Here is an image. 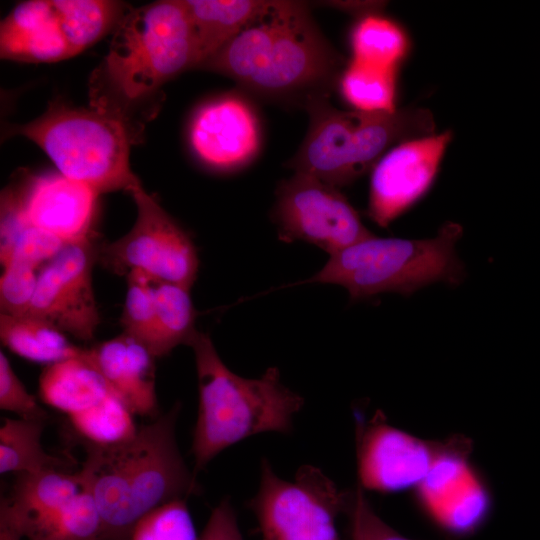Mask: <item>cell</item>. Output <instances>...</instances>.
Instances as JSON below:
<instances>
[{
    "instance_id": "cell-1",
    "label": "cell",
    "mask_w": 540,
    "mask_h": 540,
    "mask_svg": "<svg viewBox=\"0 0 540 540\" xmlns=\"http://www.w3.org/2000/svg\"><path fill=\"white\" fill-rule=\"evenodd\" d=\"M199 68L227 76L275 100L329 96L345 68L308 5L269 1L267 8Z\"/></svg>"
},
{
    "instance_id": "cell-2",
    "label": "cell",
    "mask_w": 540,
    "mask_h": 540,
    "mask_svg": "<svg viewBox=\"0 0 540 540\" xmlns=\"http://www.w3.org/2000/svg\"><path fill=\"white\" fill-rule=\"evenodd\" d=\"M180 410L176 402L125 441L83 444L86 458L79 473L101 516L103 540H128L152 510L200 494L176 441Z\"/></svg>"
},
{
    "instance_id": "cell-3",
    "label": "cell",
    "mask_w": 540,
    "mask_h": 540,
    "mask_svg": "<svg viewBox=\"0 0 540 540\" xmlns=\"http://www.w3.org/2000/svg\"><path fill=\"white\" fill-rule=\"evenodd\" d=\"M184 0H161L127 11L90 81V106L128 121L126 113L173 77L198 68Z\"/></svg>"
},
{
    "instance_id": "cell-4",
    "label": "cell",
    "mask_w": 540,
    "mask_h": 540,
    "mask_svg": "<svg viewBox=\"0 0 540 540\" xmlns=\"http://www.w3.org/2000/svg\"><path fill=\"white\" fill-rule=\"evenodd\" d=\"M193 349L199 404L191 452L194 474L226 448L252 435L289 433L303 398L280 380L276 367L257 379L232 372L218 355L210 336L197 331Z\"/></svg>"
},
{
    "instance_id": "cell-5",
    "label": "cell",
    "mask_w": 540,
    "mask_h": 540,
    "mask_svg": "<svg viewBox=\"0 0 540 540\" xmlns=\"http://www.w3.org/2000/svg\"><path fill=\"white\" fill-rule=\"evenodd\" d=\"M303 106L309 130L287 166L339 189L372 170L393 146L435 133L432 113L424 108L346 111L332 106L329 96L312 97Z\"/></svg>"
},
{
    "instance_id": "cell-6",
    "label": "cell",
    "mask_w": 540,
    "mask_h": 540,
    "mask_svg": "<svg viewBox=\"0 0 540 540\" xmlns=\"http://www.w3.org/2000/svg\"><path fill=\"white\" fill-rule=\"evenodd\" d=\"M463 228L445 223L433 238H380L372 235L330 255L325 266L302 283L344 287L351 301L381 293L411 295L442 281L458 284L464 275L455 250Z\"/></svg>"
},
{
    "instance_id": "cell-7",
    "label": "cell",
    "mask_w": 540,
    "mask_h": 540,
    "mask_svg": "<svg viewBox=\"0 0 540 540\" xmlns=\"http://www.w3.org/2000/svg\"><path fill=\"white\" fill-rule=\"evenodd\" d=\"M128 124L121 116L99 108L54 102L43 115L10 132L38 145L67 178L99 194L130 193L141 182L130 167Z\"/></svg>"
},
{
    "instance_id": "cell-8",
    "label": "cell",
    "mask_w": 540,
    "mask_h": 540,
    "mask_svg": "<svg viewBox=\"0 0 540 540\" xmlns=\"http://www.w3.org/2000/svg\"><path fill=\"white\" fill-rule=\"evenodd\" d=\"M350 497L317 467L304 465L288 481L263 459L259 489L248 506L262 540H339L336 519L347 512Z\"/></svg>"
},
{
    "instance_id": "cell-9",
    "label": "cell",
    "mask_w": 540,
    "mask_h": 540,
    "mask_svg": "<svg viewBox=\"0 0 540 540\" xmlns=\"http://www.w3.org/2000/svg\"><path fill=\"white\" fill-rule=\"evenodd\" d=\"M137 208L131 230L99 251L104 266L118 275L139 270L153 281L188 289L198 271V254L190 236L142 184L130 192Z\"/></svg>"
},
{
    "instance_id": "cell-10",
    "label": "cell",
    "mask_w": 540,
    "mask_h": 540,
    "mask_svg": "<svg viewBox=\"0 0 540 540\" xmlns=\"http://www.w3.org/2000/svg\"><path fill=\"white\" fill-rule=\"evenodd\" d=\"M272 216L280 240H303L330 255L373 235L339 188L300 172L279 184Z\"/></svg>"
},
{
    "instance_id": "cell-11",
    "label": "cell",
    "mask_w": 540,
    "mask_h": 540,
    "mask_svg": "<svg viewBox=\"0 0 540 540\" xmlns=\"http://www.w3.org/2000/svg\"><path fill=\"white\" fill-rule=\"evenodd\" d=\"M95 256L91 238L66 244L40 270L27 315L81 341H91L100 324L92 285Z\"/></svg>"
},
{
    "instance_id": "cell-12",
    "label": "cell",
    "mask_w": 540,
    "mask_h": 540,
    "mask_svg": "<svg viewBox=\"0 0 540 540\" xmlns=\"http://www.w3.org/2000/svg\"><path fill=\"white\" fill-rule=\"evenodd\" d=\"M452 140V132L405 140L390 148L373 166L367 214L388 227L414 206L433 185Z\"/></svg>"
},
{
    "instance_id": "cell-13",
    "label": "cell",
    "mask_w": 540,
    "mask_h": 540,
    "mask_svg": "<svg viewBox=\"0 0 540 540\" xmlns=\"http://www.w3.org/2000/svg\"><path fill=\"white\" fill-rule=\"evenodd\" d=\"M356 435L358 486L381 493L417 488L446 445L390 425L380 411Z\"/></svg>"
},
{
    "instance_id": "cell-14",
    "label": "cell",
    "mask_w": 540,
    "mask_h": 540,
    "mask_svg": "<svg viewBox=\"0 0 540 540\" xmlns=\"http://www.w3.org/2000/svg\"><path fill=\"white\" fill-rule=\"evenodd\" d=\"M188 142L204 166L232 172L246 167L258 155L261 124L246 99L225 94L202 103L194 111L188 126Z\"/></svg>"
},
{
    "instance_id": "cell-15",
    "label": "cell",
    "mask_w": 540,
    "mask_h": 540,
    "mask_svg": "<svg viewBox=\"0 0 540 540\" xmlns=\"http://www.w3.org/2000/svg\"><path fill=\"white\" fill-rule=\"evenodd\" d=\"M26 219L66 244L91 238L99 193L61 173L34 176L16 191Z\"/></svg>"
},
{
    "instance_id": "cell-16",
    "label": "cell",
    "mask_w": 540,
    "mask_h": 540,
    "mask_svg": "<svg viewBox=\"0 0 540 540\" xmlns=\"http://www.w3.org/2000/svg\"><path fill=\"white\" fill-rule=\"evenodd\" d=\"M83 358L105 379L134 415H160L156 394L155 357L141 342L120 335L84 350Z\"/></svg>"
},
{
    "instance_id": "cell-17",
    "label": "cell",
    "mask_w": 540,
    "mask_h": 540,
    "mask_svg": "<svg viewBox=\"0 0 540 540\" xmlns=\"http://www.w3.org/2000/svg\"><path fill=\"white\" fill-rule=\"evenodd\" d=\"M0 53L3 59L33 63L73 56L51 0H29L13 8L1 22Z\"/></svg>"
},
{
    "instance_id": "cell-18",
    "label": "cell",
    "mask_w": 540,
    "mask_h": 540,
    "mask_svg": "<svg viewBox=\"0 0 540 540\" xmlns=\"http://www.w3.org/2000/svg\"><path fill=\"white\" fill-rule=\"evenodd\" d=\"M15 478L9 495L1 499L22 529L59 511L85 490L79 471L46 469Z\"/></svg>"
},
{
    "instance_id": "cell-19",
    "label": "cell",
    "mask_w": 540,
    "mask_h": 540,
    "mask_svg": "<svg viewBox=\"0 0 540 540\" xmlns=\"http://www.w3.org/2000/svg\"><path fill=\"white\" fill-rule=\"evenodd\" d=\"M112 393L83 356L47 365L39 378L41 400L67 416L93 407Z\"/></svg>"
},
{
    "instance_id": "cell-20",
    "label": "cell",
    "mask_w": 540,
    "mask_h": 540,
    "mask_svg": "<svg viewBox=\"0 0 540 540\" xmlns=\"http://www.w3.org/2000/svg\"><path fill=\"white\" fill-rule=\"evenodd\" d=\"M197 45L198 68L268 6L263 0H184Z\"/></svg>"
},
{
    "instance_id": "cell-21",
    "label": "cell",
    "mask_w": 540,
    "mask_h": 540,
    "mask_svg": "<svg viewBox=\"0 0 540 540\" xmlns=\"http://www.w3.org/2000/svg\"><path fill=\"white\" fill-rule=\"evenodd\" d=\"M0 262L24 263L38 268L48 263L66 245L60 239L32 225L25 217L16 191L1 196Z\"/></svg>"
},
{
    "instance_id": "cell-22",
    "label": "cell",
    "mask_w": 540,
    "mask_h": 540,
    "mask_svg": "<svg viewBox=\"0 0 540 540\" xmlns=\"http://www.w3.org/2000/svg\"><path fill=\"white\" fill-rule=\"evenodd\" d=\"M3 345L15 354L47 365L83 356L85 348L72 344L66 334L49 323L32 317L0 314Z\"/></svg>"
},
{
    "instance_id": "cell-23",
    "label": "cell",
    "mask_w": 540,
    "mask_h": 540,
    "mask_svg": "<svg viewBox=\"0 0 540 540\" xmlns=\"http://www.w3.org/2000/svg\"><path fill=\"white\" fill-rule=\"evenodd\" d=\"M46 420L4 418L0 428V473H34L63 469L67 461L47 453L41 437Z\"/></svg>"
},
{
    "instance_id": "cell-24",
    "label": "cell",
    "mask_w": 540,
    "mask_h": 540,
    "mask_svg": "<svg viewBox=\"0 0 540 540\" xmlns=\"http://www.w3.org/2000/svg\"><path fill=\"white\" fill-rule=\"evenodd\" d=\"M61 31L73 54L95 44L116 28L124 6L109 0H51Z\"/></svg>"
},
{
    "instance_id": "cell-25",
    "label": "cell",
    "mask_w": 540,
    "mask_h": 540,
    "mask_svg": "<svg viewBox=\"0 0 540 540\" xmlns=\"http://www.w3.org/2000/svg\"><path fill=\"white\" fill-rule=\"evenodd\" d=\"M156 327L151 353L155 358L169 354L181 344L189 345L197 333L196 312L186 287L153 281Z\"/></svg>"
},
{
    "instance_id": "cell-26",
    "label": "cell",
    "mask_w": 540,
    "mask_h": 540,
    "mask_svg": "<svg viewBox=\"0 0 540 540\" xmlns=\"http://www.w3.org/2000/svg\"><path fill=\"white\" fill-rule=\"evenodd\" d=\"M350 46L352 60L397 70L409 51L406 32L393 20L367 13L354 25Z\"/></svg>"
},
{
    "instance_id": "cell-27",
    "label": "cell",
    "mask_w": 540,
    "mask_h": 540,
    "mask_svg": "<svg viewBox=\"0 0 540 540\" xmlns=\"http://www.w3.org/2000/svg\"><path fill=\"white\" fill-rule=\"evenodd\" d=\"M397 70L352 60L343 69L338 85L342 97L353 110L391 113L396 108Z\"/></svg>"
},
{
    "instance_id": "cell-28",
    "label": "cell",
    "mask_w": 540,
    "mask_h": 540,
    "mask_svg": "<svg viewBox=\"0 0 540 540\" xmlns=\"http://www.w3.org/2000/svg\"><path fill=\"white\" fill-rule=\"evenodd\" d=\"M29 540H103V523L97 506L85 489L52 515L23 529Z\"/></svg>"
},
{
    "instance_id": "cell-29",
    "label": "cell",
    "mask_w": 540,
    "mask_h": 540,
    "mask_svg": "<svg viewBox=\"0 0 540 540\" xmlns=\"http://www.w3.org/2000/svg\"><path fill=\"white\" fill-rule=\"evenodd\" d=\"M134 414L112 393L93 407L67 416L70 427L83 444L110 445L132 437L137 426Z\"/></svg>"
},
{
    "instance_id": "cell-30",
    "label": "cell",
    "mask_w": 540,
    "mask_h": 540,
    "mask_svg": "<svg viewBox=\"0 0 540 540\" xmlns=\"http://www.w3.org/2000/svg\"><path fill=\"white\" fill-rule=\"evenodd\" d=\"M126 279L127 292L120 319L123 332L151 352L156 327L153 280L139 270L129 272Z\"/></svg>"
},
{
    "instance_id": "cell-31",
    "label": "cell",
    "mask_w": 540,
    "mask_h": 540,
    "mask_svg": "<svg viewBox=\"0 0 540 540\" xmlns=\"http://www.w3.org/2000/svg\"><path fill=\"white\" fill-rule=\"evenodd\" d=\"M186 501H172L146 514L128 540H199Z\"/></svg>"
},
{
    "instance_id": "cell-32",
    "label": "cell",
    "mask_w": 540,
    "mask_h": 540,
    "mask_svg": "<svg viewBox=\"0 0 540 540\" xmlns=\"http://www.w3.org/2000/svg\"><path fill=\"white\" fill-rule=\"evenodd\" d=\"M2 267L0 311L11 316H25L35 294L39 275L37 268L24 263H9Z\"/></svg>"
},
{
    "instance_id": "cell-33",
    "label": "cell",
    "mask_w": 540,
    "mask_h": 540,
    "mask_svg": "<svg viewBox=\"0 0 540 540\" xmlns=\"http://www.w3.org/2000/svg\"><path fill=\"white\" fill-rule=\"evenodd\" d=\"M346 513L350 519L351 540H413L401 535L376 514L360 486L351 490Z\"/></svg>"
},
{
    "instance_id": "cell-34",
    "label": "cell",
    "mask_w": 540,
    "mask_h": 540,
    "mask_svg": "<svg viewBox=\"0 0 540 540\" xmlns=\"http://www.w3.org/2000/svg\"><path fill=\"white\" fill-rule=\"evenodd\" d=\"M0 408L21 418L48 419V413L25 388L3 351L0 352Z\"/></svg>"
},
{
    "instance_id": "cell-35",
    "label": "cell",
    "mask_w": 540,
    "mask_h": 540,
    "mask_svg": "<svg viewBox=\"0 0 540 540\" xmlns=\"http://www.w3.org/2000/svg\"><path fill=\"white\" fill-rule=\"evenodd\" d=\"M199 540H244L228 497L212 510Z\"/></svg>"
},
{
    "instance_id": "cell-36",
    "label": "cell",
    "mask_w": 540,
    "mask_h": 540,
    "mask_svg": "<svg viewBox=\"0 0 540 540\" xmlns=\"http://www.w3.org/2000/svg\"><path fill=\"white\" fill-rule=\"evenodd\" d=\"M23 530L6 503L0 500V540H22Z\"/></svg>"
}]
</instances>
